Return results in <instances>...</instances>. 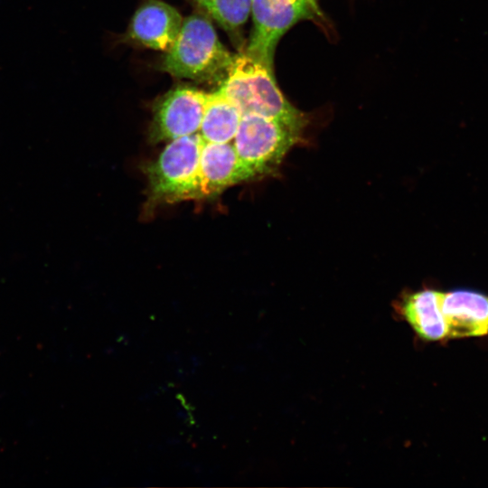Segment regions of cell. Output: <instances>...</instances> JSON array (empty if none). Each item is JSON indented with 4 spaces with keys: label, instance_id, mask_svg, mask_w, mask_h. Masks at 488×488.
<instances>
[{
    "label": "cell",
    "instance_id": "10",
    "mask_svg": "<svg viewBox=\"0 0 488 488\" xmlns=\"http://www.w3.org/2000/svg\"><path fill=\"white\" fill-rule=\"evenodd\" d=\"M439 298V291L423 289L404 296L399 306L404 320L421 339L427 342L448 339Z\"/></svg>",
    "mask_w": 488,
    "mask_h": 488
},
{
    "label": "cell",
    "instance_id": "12",
    "mask_svg": "<svg viewBox=\"0 0 488 488\" xmlns=\"http://www.w3.org/2000/svg\"><path fill=\"white\" fill-rule=\"evenodd\" d=\"M229 33L237 32L248 20L251 0H192Z\"/></svg>",
    "mask_w": 488,
    "mask_h": 488
},
{
    "label": "cell",
    "instance_id": "6",
    "mask_svg": "<svg viewBox=\"0 0 488 488\" xmlns=\"http://www.w3.org/2000/svg\"><path fill=\"white\" fill-rule=\"evenodd\" d=\"M206 98L207 93L191 87H178L167 92L154 108L150 141H171L197 133Z\"/></svg>",
    "mask_w": 488,
    "mask_h": 488
},
{
    "label": "cell",
    "instance_id": "1",
    "mask_svg": "<svg viewBox=\"0 0 488 488\" xmlns=\"http://www.w3.org/2000/svg\"><path fill=\"white\" fill-rule=\"evenodd\" d=\"M242 115L258 114L278 120L303 132L306 118L279 89L273 73L262 61L247 52L234 55L220 88Z\"/></svg>",
    "mask_w": 488,
    "mask_h": 488
},
{
    "label": "cell",
    "instance_id": "9",
    "mask_svg": "<svg viewBox=\"0 0 488 488\" xmlns=\"http://www.w3.org/2000/svg\"><path fill=\"white\" fill-rule=\"evenodd\" d=\"M448 339L488 334V296L471 289L440 292Z\"/></svg>",
    "mask_w": 488,
    "mask_h": 488
},
{
    "label": "cell",
    "instance_id": "11",
    "mask_svg": "<svg viewBox=\"0 0 488 488\" xmlns=\"http://www.w3.org/2000/svg\"><path fill=\"white\" fill-rule=\"evenodd\" d=\"M242 114L236 105L219 89L207 93L200 127V136L205 142L230 143L234 139Z\"/></svg>",
    "mask_w": 488,
    "mask_h": 488
},
{
    "label": "cell",
    "instance_id": "8",
    "mask_svg": "<svg viewBox=\"0 0 488 488\" xmlns=\"http://www.w3.org/2000/svg\"><path fill=\"white\" fill-rule=\"evenodd\" d=\"M181 14L161 0H147L132 16L127 38L149 49L167 52L182 28Z\"/></svg>",
    "mask_w": 488,
    "mask_h": 488
},
{
    "label": "cell",
    "instance_id": "4",
    "mask_svg": "<svg viewBox=\"0 0 488 488\" xmlns=\"http://www.w3.org/2000/svg\"><path fill=\"white\" fill-rule=\"evenodd\" d=\"M302 132L258 114L242 115L234 148L254 177L269 174L298 142Z\"/></svg>",
    "mask_w": 488,
    "mask_h": 488
},
{
    "label": "cell",
    "instance_id": "2",
    "mask_svg": "<svg viewBox=\"0 0 488 488\" xmlns=\"http://www.w3.org/2000/svg\"><path fill=\"white\" fill-rule=\"evenodd\" d=\"M234 55L220 41L209 19L192 14L161 63V70L180 79L220 81L226 76Z\"/></svg>",
    "mask_w": 488,
    "mask_h": 488
},
{
    "label": "cell",
    "instance_id": "3",
    "mask_svg": "<svg viewBox=\"0 0 488 488\" xmlns=\"http://www.w3.org/2000/svg\"><path fill=\"white\" fill-rule=\"evenodd\" d=\"M202 143L198 133L171 140L157 159L145 166L150 202L198 199Z\"/></svg>",
    "mask_w": 488,
    "mask_h": 488
},
{
    "label": "cell",
    "instance_id": "7",
    "mask_svg": "<svg viewBox=\"0 0 488 488\" xmlns=\"http://www.w3.org/2000/svg\"><path fill=\"white\" fill-rule=\"evenodd\" d=\"M254 178L233 144L203 141L199 165L198 199L213 198L227 188Z\"/></svg>",
    "mask_w": 488,
    "mask_h": 488
},
{
    "label": "cell",
    "instance_id": "5",
    "mask_svg": "<svg viewBox=\"0 0 488 488\" xmlns=\"http://www.w3.org/2000/svg\"><path fill=\"white\" fill-rule=\"evenodd\" d=\"M253 28L248 54L273 69L280 38L295 24L321 15L316 0H251Z\"/></svg>",
    "mask_w": 488,
    "mask_h": 488
}]
</instances>
